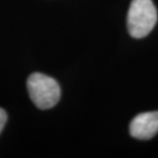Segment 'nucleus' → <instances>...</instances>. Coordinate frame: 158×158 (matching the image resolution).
<instances>
[{"mask_svg":"<svg viewBox=\"0 0 158 158\" xmlns=\"http://www.w3.org/2000/svg\"><path fill=\"white\" fill-rule=\"evenodd\" d=\"M6 121H7V114L2 108H0V134H1Z\"/></svg>","mask_w":158,"mask_h":158,"instance_id":"4","label":"nucleus"},{"mask_svg":"<svg viewBox=\"0 0 158 158\" xmlns=\"http://www.w3.org/2000/svg\"><path fill=\"white\" fill-rule=\"evenodd\" d=\"M129 132L139 140H149L158 132V112H145L131 120Z\"/></svg>","mask_w":158,"mask_h":158,"instance_id":"3","label":"nucleus"},{"mask_svg":"<svg viewBox=\"0 0 158 158\" xmlns=\"http://www.w3.org/2000/svg\"><path fill=\"white\" fill-rule=\"evenodd\" d=\"M27 88L31 101L42 110L55 107L61 98V88L56 79L42 73L31 74L27 80Z\"/></svg>","mask_w":158,"mask_h":158,"instance_id":"1","label":"nucleus"},{"mask_svg":"<svg viewBox=\"0 0 158 158\" xmlns=\"http://www.w3.org/2000/svg\"><path fill=\"white\" fill-rule=\"evenodd\" d=\"M157 22V10L152 0H132L127 14V29L135 38L147 36Z\"/></svg>","mask_w":158,"mask_h":158,"instance_id":"2","label":"nucleus"}]
</instances>
